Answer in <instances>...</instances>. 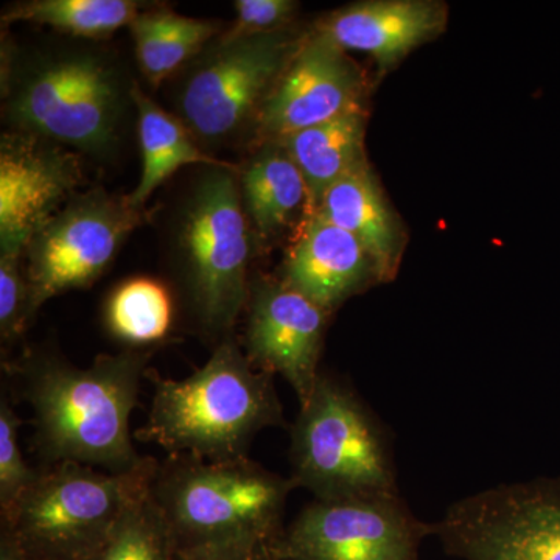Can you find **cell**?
<instances>
[{
	"label": "cell",
	"instance_id": "7c38bea8",
	"mask_svg": "<svg viewBox=\"0 0 560 560\" xmlns=\"http://www.w3.org/2000/svg\"><path fill=\"white\" fill-rule=\"evenodd\" d=\"M363 86L355 62L316 31L301 40L272 88L257 117V130L270 142L337 119L361 108Z\"/></svg>",
	"mask_w": 560,
	"mask_h": 560
},
{
	"label": "cell",
	"instance_id": "7a4b0ae2",
	"mask_svg": "<svg viewBox=\"0 0 560 560\" xmlns=\"http://www.w3.org/2000/svg\"><path fill=\"white\" fill-rule=\"evenodd\" d=\"M147 361L149 353L127 350L103 353L90 368L44 353L18 363L44 466L77 463L121 474L149 463L130 433Z\"/></svg>",
	"mask_w": 560,
	"mask_h": 560
},
{
	"label": "cell",
	"instance_id": "5b68a950",
	"mask_svg": "<svg viewBox=\"0 0 560 560\" xmlns=\"http://www.w3.org/2000/svg\"><path fill=\"white\" fill-rule=\"evenodd\" d=\"M158 467L153 458L121 474L77 463L47 464L31 489L3 512L7 534L31 555L90 559L125 514L149 495Z\"/></svg>",
	"mask_w": 560,
	"mask_h": 560
},
{
	"label": "cell",
	"instance_id": "cb8c5ba5",
	"mask_svg": "<svg viewBox=\"0 0 560 560\" xmlns=\"http://www.w3.org/2000/svg\"><path fill=\"white\" fill-rule=\"evenodd\" d=\"M171 533L151 495L125 514L101 550L86 560H171Z\"/></svg>",
	"mask_w": 560,
	"mask_h": 560
},
{
	"label": "cell",
	"instance_id": "3957f363",
	"mask_svg": "<svg viewBox=\"0 0 560 560\" xmlns=\"http://www.w3.org/2000/svg\"><path fill=\"white\" fill-rule=\"evenodd\" d=\"M149 420L136 431L171 455L205 460L246 458L261 430L285 425L275 375L254 366L241 346L221 342L208 363L183 381L151 372Z\"/></svg>",
	"mask_w": 560,
	"mask_h": 560
},
{
	"label": "cell",
	"instance_id": "e0dca14e",
	"mask_svg": "<svg viewBox=\"0 0 560 560\" xmlns=\"http://www.w3.org/2000/svg\"><path fill=\"white\" fill-rule=\"evenodd\" d=\"M316 213L348 231L363 245L378 282L396 276L404 246L401 232L368 160L360 161L331 184Z\"/></svg>",
	"mask_w": 560,
	"mask_h": 560
},
{
	"label": "cell",
	"instance_id": "484cf974",
	"mask_svg": "<svg viewBox=\"0 0 560 560\" xmlns=\"http://www.w3.org/2000/svg\"><path fill=\"white\" fill-rule=\"evenodd\" d=\"M24 256L0 254V334L3 341L20 337L31 320L27 275L21 268Z\"/></svg>",
	"mask_w": 560,
	"mask_h": 560
},
{
	"label": "cell",
	"instance_id": "9a60e30c",
	"mask_svg": "<svg viewBox=\"0 0 560 560\" xmlns=\"http://www.w3.org/2000/svg\"><path fill=\"white\" fill-rule=\"evenodd\" d=\"M282 282L327 313L377 280L370 254L348 231L320 217H307L283 264Z\"/></svg>",
	"mask_w": 560,
	"mask_h": 560
},
{
	"label": "cell",
	"instance_id": "603a6c76",
	"mask_svg": "<svg viewBox=\"0 0 560 560\" xmlns=\"http://www.w3.org/2000/svg\"><path fill=\"white\" fill-rule=\"evenodd\" d=\"M105 318L110 334L121 341L136 346L160 341L172 326L171 293L158 280H127L110 294Z\"/></svg>",
	"mask_w": 560,
	"mask_h": 560
},
{
	"label": "cell",
	"instance_id": "f1b7e54d",
	"mask_svg": "<svg viewBox=\"0 0 560 560\" xmlns=\"http://www.w3.org/2000/svg\"><path fill=\"white\" fill-rule=\"evenodd\" d=\"M175 559L176 560H186V559L178 558V556H175ZM254 560H275V559H272V558H265V559H254Z\"/></svg>",
	"mask_w": 560,
	"mask_h": 560
},
{
	"label": "cell",
	"instance_id": "ffe728a7",
	"mask_svg": "<svg viewBox=\"0 0 560 560\" xmlns=\"http://www.w3.org/2000/svg\"><path fill=\"white\" fill-rule=\"evenodd\" d=\"M243 208L261 235H271L289 223L302 206L307 209L304 176L282 143L270 140L242 173Z\"/></svg>",
	"mask_w": 560,
	"mask_h": 560
},
{
	"label": "cell",
	"instance_id": "ac0fdd59",
	"mask_svg": "<svg viewBox=\"0 0 560 560\" xmlns=\"http://www.w3.org/2000/svg\"><path fill=\"white\" fill-rule=\"evenodd\" d=\"M300 167L308 190L307 217L315 215L331 184L364 156V114L349 110L337 119L276 140Z\"/></svg>",
	"mask_w": 560,
	"mask_h": 560
},
{
	"label": "cell",
	"instance_id": "44dd1931",
	"mask_svg": "<svg viewBox=\"0 0 560 560\" xmlns=\"http://www.w3.org/2000/svg\"><path fill=\"white\" fill-rule=\"evenodd\" d=\"M140 70L153 86L200 54L215 36V22L180 16L168 9L140 11L130 25Z\"/></svg>",
	"mask_w": 560,
	"mask_h": 560
},
{
	"label": "cell",
	"instance_id": "5bb4252c",
	"mask_svg": "<svg viewBox=\"0 0 560 560\" xmlns=\"http://www.w3.org/2000/svg\"><path fill=\"white\" fill-rule=\"evenodd\" d=\"M246 305V355L259 370L282 375L304 405L320 375L330 313L280 279L253 283Z\"/></svg>",
	"mask_w": 560,
	"mask_h": 560
},
{
	"label": "cell",
	"instance_id": "4fadbf2b",
	"mask_svg": "<svg viewBox=\"0 0 560 560\" xmlns=\"http://www.w3.org/2000/svg\"><path fill=\"white\" fill-rule=\"evenodd\" d=\"M81 180V165L61 145L13 132L0 145V254L24 256L33 235L49 221Z\"/></svg>",
	"mask_w": 560,
	"mask_h": 560
},
{
	"label": "cell",
	"instance_id": "d6986e66",
	"mask_svg": "<svg viewBox=\"0 0 560 560\" xmlns=\"http://www.w3.org/2000/svg\"><path fill=\"white\" fill-rule=\"evenodd\" d=\"M131 101L138 110V132L142 153V175L138 187L128 195L135 208L142 209L151 194L184 165L205 164L226 167L230 164L209 156L195 143L186 125L165 113L138 86L131 88Z\"/></svg>",
	"mask_w": 560,
	"mask_h": 560
},
{
	"label": "cell",
	"instance_id": "30bf717a",
	"mask_svg": "<svg viewBox=\"0 0 560 560\" xmlns=\"http://www.w3.org/2000/svg\"><path fill=\"white\" fill-rule=\"evenodd\" d=\"M143 219L128 197L95 190L72 198L25 248L31 319L51 298L92 285Z\"/></svg>",
	"mask_w": 560,
	"mask_h": 560
},
{
	"label": "cell",
	"instance_id": "4316f807",
	"mask_svg": "<svg viewBox=\"0 0 560 560\" xmlns=\"http://www.w3.org/2000/svg\"><path fill=\"white\" fill-rule=\"evenodd\" d=\"M298 9L291 0H237V22L228 35L248 36L267 35L282 32Z\"/></svg>",
	"mask_w": 560,
	"mask_h": 560
},
{
	"label": "cell",
	"instance_id": "8fae6325",
	"mask_svg": "<svg viewBox=\"0 0 560 560\" xmlns=\"http://www.w3.org/2000/svg\"><path fill=\"white\" fill-rule=\"evenodd\" d=\"M433 536L397 495L313 500L275 545V560H419Z\"/></svg>",
	"mask_w": 560,
	"mask_h": 560
},
{
	"label": "cell",
	"instance_id": "ba28073f",
	"mask_svg": "<svg viewBox=\"0 0 560 560\" xmlns=\"http://www.w3.org/2000/svg\"><path fill=\"white\" fill-rule=\"evenodd\" d=\"M301 40L285 32L224 36L194 65L178 94L180 121L202 142H226L259 117Z\"/></svg>",
	"mask_w": 560,
	"mask_h": 560
},
{
	"label": "cell",
	"instance_id": "52a82bcc",
	"mask_svg": "<svg viewBox=\"0 0 560 560\" xmlns=\"http://www.w3.org/2000/svg\"><path fill=\"white\" fill-rule=\"evenodd\" d=\"M184 276L195 312L210 331L234 326L248 304L250 238L241 186L231 168H210L184 209Z\"/></svg>",
	"mask_w": 560,
	"mask_h": 560
},
{
	"label": "cell",
	"instance_id": "2e32d148",
	"mask_svg": "<svg viewBox=\"0 0 560 560\" xmlns=\"http://www.w3.org/2000/svg\"><path fill=\"white\" fill-rule=\"evenodd\" d=\"M445 24L444 7L422 0H377L335 11L318 31L340 49L363 51L393 68Z\"/></svg>",
	"mask_w": 560,
	"mask_h": 560
},
{
	"label": "cell",
	"instance_id": "9c48e42d",
	"mask_svg": "<svg viewBox=\"0 0 560 560\" xmlns=\"http://www.w3.org/2000/svg\"><path fill=\"white\" fill-rule=\"evenodd\" d=\"M431 526L458 559L560 560V478L482 490Z\"/></svg>",
	"mask_w": 560,
	"mask_h": 560
},
{
	"label": "cell",
	"instance_id": "83f0119b",
	"mask_svg": "<svg viewBox=\"0 0 560 560\" xmlns=\"http://www.w3.org/2000/svg\"><path fill=\"white\" fill-rule=\"evenodd\" d=\"M0 560H28V552L18 544L13 537L7 534V539L2 541V555Z\"/></svg>",
	"mask_w": 560,
	"mask_h": 560
},
{
	"label": "cell",
	"instance_id": "6da1fadb",
	"mask_svg": "<svg viewBox=\"0 0 560 560\" xmlns=\"http://www.w3.org/2000/svg\"><path fill=\"white\" fill-rule=\"evenodd\" d=\"M294 488L291 478L248 456L205 460L171 455L158 467L150 495L178 558L254 560L272 558Z\"/></svg>",
	"mask_w": 560,
	"mask_h": 560
},
{
	"label": "cell",
	"instance_id": "8992f818",
	"mask_svg": "<svg viewBox=\"0 0 560 560\" xmlns=\"http://www.w3.org/2000/svg\"><path fill=\"white\" fill-rule=\"evenodd\" d=\"M7 110L21 132L83 153L106 154L119 140L124 81L95 55L47 57L13 81Z\"/></svg>",
	"mask_w": 560,
	"mask_h": 560
},
{
	"label": "cell",
	"instance_id": "277c9868",
	"mask_svg": "<svg viewBox=\"0 0 560 560\" xmlns=\"http://www.w3.org/2000/svg\"><path fill=\"white\" fill-rule=\"evenodd\" d=\"M291 481L315 500L397 495L388 434L355 390L320 372L291 429Z\"/></svg>",
	"mask_w": 560,
	"mask_h": 560
},
{
	"label": "cell",
	"instance_id": "d4e9b609",
	"mask_svg": "<svg viewBox=\"0 0 560 560\" xmlns=\"http://www.w3.org/2000/svg\"><path fill=\"white\" fill-rule=\"evenodd\" d=\"M21 420L5 397L0 401V510L7 512L31 489L38 469L25 463L20 445Z\"/></svg>",
	"mask_w": 560,
	"mask_h": 560
},
{
	"label": "cell",
	"instance_id": "7402d4cb",
	"mask_svg": "<svg viewBox=\"0 0 560 560\" xmlns=\"http://www.w3.org/2000/svg\"><path fill=\"white\" fill-rule=\"evenodd\" d=\"M140 5L132 0H32L18 3L3 16L5 22H33L80 38H106L130 27Z\"/></svg>",
	"mask_w": 560,
	"mask_h": 560
}]
</instances>
